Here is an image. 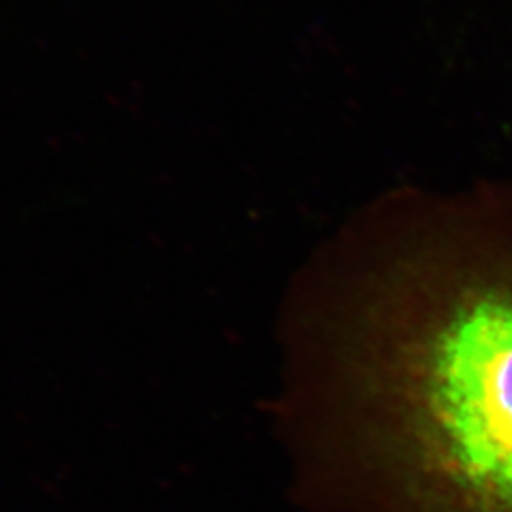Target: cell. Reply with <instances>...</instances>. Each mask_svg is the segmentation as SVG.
Masks as SVG:
<instances>
[{
  "instance_id": "6da1fadb",
  "label": "cell",
  "mask_w": 512,
  "mask_h": 512,
  "mask_svg": "<svg viewBox=\"0 0 512 512\" xmlns=\"http://www.w3.org/2000/svg\"><path fill=\"white\" fill-rule=\"evenodd\" d=\"M274 427L308 512H512V180L397 186L299 265Z\"/></svg>"
}]
</instances>
